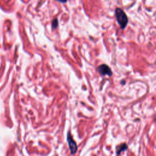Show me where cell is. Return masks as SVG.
<instances>
[{
	"mask_svg": "<svg viewBox=\"0 0 156 156\" xmlns=\"http://www.w3.org/2000/svg\"><path fill=\"white\" fill-rule=\"evenodd\" d=\"M67 141L68 143L69 149L72 154H74L77 150V146L76 141L74 140L73 136H71L69 132H68L67 134Z\"/></svg>",
	"mask_w": 156,
	"mask_h": 156,
	"instance_id": "7a4b0ae2",
	"label": "cell"
},
{
	"mask_svg": "<svg viewBox=\"0 0 156 156\" xmlns=\"http://www.w3.org/2000/svg\"><path fill=\"white\" fill-rule=\"evenodd\" d=\"M115 16L121 28L122 29H125L128 23V18L125 12L120 8H116L115 10Z\"/></svg>",
	"mask_w": 156,
	"mask_h": 156,
	"instance_id": "6da1fadb",
	"label": "cell"
},
{
	"mask_svg": "<svg viewBox=\"0 0 156 156\" xmlns=\"http://www.w3.org/2000/svg\"><path fill=\"white\" fill-rule=\"evenodd\" d=\"M51 25H52V28H54V29L56 28L57 27V26H58V21H57V19L54 20L52 21V24Z\"/></svg>",
	"mask_w": 156,
	"mask_h": 156,
	"instance_id": "5b68a950",
	"label": "cell"
},
{
	"mask_svg": "<svg viewBox=\"0 0 156 156\" xmlns=\"http://www.w3.org/2000/svg\"><path fill=\"white\" fill-rule=\"evenodd\" d=\"M56 1H58L60 2H62V3H65V2H66L67 1V0H56Z\"/></svg>",
	"mask_w": 156,
	"mask_h": 156,
	"instance_id": "8992f818",
	"label": "cell"
},
{
	"mask_svg": "<svg viewBox=\"0 0 156 156\" xmlns=\"http://www.w3.org/2000/svg\"><path fill=\"white\" fill-rule=\"evenodd\" d=\"M127 149V145L126 143H122L118 145L116 147V154L118 156L122 151H124Z\"/></svg>",
	"mask_w": 156,
	"mask_h": 156,
	"instance_id": "277c9868",
	"label": "cell"
},
{
	"mask_svg": "<svg viewBox=\"0 0 156 156\" xmlns=\"http://www.w3.org/2000/svg\"><path fill=\"white\" fill-rule=\"evenodd\" d=\"M98 71L100 74L102 76L107 75L108 76H111L112 75V72L110 68L105 64H102L99 65L98 67Z\"/></svg>",
	"mask_w": 156,
	"mask_h": 156,
	"instance_id": "3957f363",
	"label": "cell"
}]
</instances>
